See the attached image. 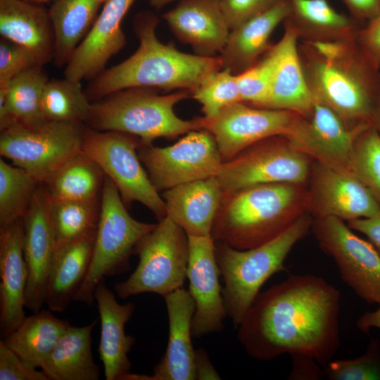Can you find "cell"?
Here are the masks:
<instances>
[{
  "label": "cell",
  "mask_w": 380,
  "mask_h": 380,
  "mask_svg": "<svg viewBox=\"0 0 380 380\" xmlns=\"http://www.w3.org/2000/svg\"><path fill=\"white\" fill-rule=\"evenodd\" d=\"M189 97L187 90L160 94L153 88H129L91 103L85 122L95 130L133 135L141 145L151 146L158 138L173 139L203 129L201 118L183 120L174 111L177 103Z\"/></svg>",
  "instance_id": "5b68a950"
},
{
  "label": "cell",
  "mask_w": 380,
  "mask_h": 380,
  "mask_svg": "<svg viewBox=\"0 0 380 380\" xmlns=\"http://www.w3.org/2000/svg\"><path fill=\"white\" fill-rule=\"evenodd\" d=\"M347 224L352 230L365 235L367 241L380 255V212L370 217L348 221Z\"/></svg>",
  "instance_id": "bcb514c9"
},
{
  "label": "cell",
  "mask_w": 380,
  "mask_h": 380,
  "mask_svg": "<svg viewBox=\"0 0 380 380\" xmlns=\"http://www.w3.org/2000/svg\"><path fill=\"white\" fill-rule=\"evenodd\" d=\"M277 62V49L272 44L251 67L237 75L241 101L266 108Z\"/></svg>",
  "instance_id": "ab89813d"
},
{
  "label": "cell",
  "mask_w": 380,
  "mask_h": 380,
  "mask_svg": "<svg viewBox=\"0 0 380 380\" xmlns=\"http://www.w3.org/2000/svg\"><path fill=\"white\" fill-rule=\"evenodd\" d=\"M298 53L315 99L331 108L350 127L372 125L380 101V68L355 39L299 41Z\"/></svg>",
  "instance_id": "7a4b0ae2"
},
{
  "label": "cell",
  "mask_w": 380,
  "mask_h": 380,
  "mask_svg": "<svg viewBox=\"0 0 380 380\" xmlns=\"http://www.w3.org/2000/svg\"><path fill=\"white\" fill-rule=\"evenodd\" d=\"M189 261L186 277L189 293L195 303L191 334L200 338L220 331L227 315L219 278L215 241L211 236H188Z\"/></svg>",
  "instance_id": "ac0fdd59"
},
{
  "label": "cell",
  "mask_w": 380,
  "mask_h": 380,
  "mask_svg": "<svg viewBox=\"0 0 380 380\" xmlns=\"http://www.w3.org/2000/svg\"><path fill=\"white\" fill-rule=\"evenodd\" d=\"M195 375L196 379H220L206 352L202 348L195 350Z\"/></svg>",
  "instance_id": "681fc988"
},
{
  "label": "cell",
  "mask_w": 380,
  "mask_h": 380,
  "mask_svg": "<svg viewBox=\"0 0 380 380\" xmlns=\"http://www.w3.org/2000/svg\"><path fill=\"white\" fill-rule=\"evenodd\" d=\"M349 15L365 24L380 14V0H341Z\"/></svg>",
  "instance_id": "7dc6e473"
},
{
  "label": "cell",
  "mask_w": 380,
  "mask_h": 380,
  "mask_svg": "<svg viewBox=\"0 0 380 380\" xmlns=\"http://www.w3.org/2000/svg\"><path fill=\"white\" fill-rule=\"evenodd\" d=\"M0 380H49L43 371L26 365L3 342H0Z\"/></svg>",
  "instance_id": "ee69618b"
},
{
  "label": "cell",
  "mask_w": 380,
  "mask_h": 380,
  "mask_svg": "<svg viewBox=\"0 0 380 380\" xmlns=\"http://www.w3.org/2000/svg\"><path fill=\"white\" fill-rule=\"evenodd\" d=\"M189 93L201 105L207 119L215 117L227 106L241 101L237 75L224 68L209 74Z\"/></svg>",
  "instance_id": "74e56055"
},
{
  "label": "cell",
  "mask_w": 380,
  "mask_h": 380,
  "mask_svg": "<svg viewBox=\"0 0 380 380\" xmlns=\"http://www.w3.org/2000/svg\"><path fill=\"white\" fill-rule=\"evenodd\" d=\"M312 220L305 213L274 239L250 249L239 250L215 241L216 260L224 283V303L235 328L265 282L274 274L285 271L287 255L311 230Z\"/></svg>",
  "instance_id": "8992f818"
},
{
  "label": "cell",
  "mask_w": 380,
  "mask_h": 380,
  "mask_svg": "<svg viewBox=\"0 0 380 380\" xmlns=\"http://www.w3.org/2000/svg\"><path fill=\"white\" fill-rule=\"evenodd\" d=\"M313 159L284 135L260 140L223 162L215 177L223 194L270 183L307 184Z\"/></svg>",
  "instance_id": "30bf717a"
},
{
  "label": "cell",
  "mask_w": 380,
  "mask_h": 380,
  "mask_svg": "<svg viewBox=\"0 0 380 380\" xmlns=\"http://www.w3.org/2000/svg\"><path fill=\"white\" fill-rule=\"evenodd\" d=\"M307 184L270 183L223 194L210 236L246 250L264 244L308 213Z\"/></svg>",
  "instance_id": "277c9868"
},
{
  "label": "cell",
  "mask_w": 380,
  "mask_h": 380,
  "mask_svg": "<svg viewBox=\"0 0 380 380\" xmlns=\"http://www.w3.org/2000/svg\"><path fill=\"white\" fill-rule=\"evenodd\" d=\"M0 129L1 155L41 184L83 151V123L46 121L32 127L13 123Z\"/></svg>",
  "instance_id": "ba28073f"
},
{
  "label": "cell",
  "mask_w": 380,
  "mask_h": 380,
  "mask_svg": "<svg viewBox=\"0 0 380 380\" xmlns=\"http://www.w3.org/2000/svg\"><path fill=\"white\" fill-rule=\"evenodd\" d=\"M311 230L342 280L363 300L379 304L380 255L373 246L334 217L313 219Z\"/></svg>",
  "instance_id": "4fadbf2b"
},
{
  "label": "cell",
  "mask_w": 380,
  "mask_h": 380,
  "mask_svg": "<svg viewBox=\"0 0 380 380\" xmlns=\"http://www.w3.org/2000/svg\"><path fill=\"white\" fill-rule=\"evenodd\" d=\"M105 174L84 151L61 168L44 184L51 201L98 198Z\"/></svg>",
  "instance_id": "836d02e7"
},
{
  "label": "cell",
  "mask_w": 380,
  "mask_h": 380,
  "mask_svg": "<svg viewBox=\"0 0 380 380\" xmlns=\"http://www.w3.org/2000/svg\"><path fill=\"white\" fill-rule=\"evenodd\" d=\"M340 300L324 278L290 275L259 293L238 327V339L258 360L288 353L324 366L340 346Z\"/></svg>",
  "instance_id": "6da1fadb"
},
{
  "label": "cell",
  "mask_w": 380,
  "mask_h": 380,
  "mask_svg": "<svg viewBox=\"0 0 380 380\" xmlns=\"http://www.w3.org/2000/svg\"><path fill=\"white\" fill-rule=\"evenodd\" d=\"M357 327L364 333H368L371 328L380 329V303L378 308L372 312H366L357 321Z\"/></svg>",
  "instance_id": "f907efd6"
},
{
  "label": "cell",
  "mask_w": 380,
  "mask_h": 380,
  "mask_svg": "<svg viewBox=\"0 0 380 380\" xmlns=\"http://www.w3.org/2000/svg\"><path fill=\"white\" fill-rule=\"evenodd\" d=\"M355 40L364 52L380 68V14L360 29Z\"/></svg>",
  "instance_id": "f6af8a7d"
},
{
  "label": "cell",
  "mask_w": 380,
  "mask_h": 380,
  "mask_svg": "<svg viewBox=\"0 0 380 380\" xmlns=\"http://www.w3.org/2000/svg\"><path fill=\"white\" fill-rule=\"evenodd\" d=\"M94 320L84 327L70 325L41 369L49 380H98L101 370L91 352Z\"/></svg>",
  "instance_id": "f546056e"
},
{
  "label": "cell",
  "mask_w": 380,
  "mask_h": 380,
  "mask_svg": "<svg viewBox=\"0 0 380 380\" xmlns=\"http://www.w3.org/2000/svg\"><path fill=\"white\" fill-rule=\"evenodd\" d=\"M48 80L42 65L14 77L0 94V128L13 123L32 127L46 122L42 103Z\"/></svg>",
  "instance_id": "1f68e13d"
},
{
  "label": "cell",
  "mask_w": 380,
  "mask_h": 380,
  "mask_svg": "<svg viewBox=\"0 0 380 380\" xmlns=\"http://www.w3.org/2000/svg\"><path fill=\"white\" fill-rule=\"evenodd\" d=\"M40 184L25 170L0 159V228L24 217Z\"/></svg>",
  "instance_id": "d590c367"
},
{
  "label": "cell",
  "mask_w": 380,
  "mask_h": 380,
  "mask_svg": "<svg viewBox=\"0 0 380 380\" xmlns=\"http://www.w3.org/2000/svg\"><path fill=\"white\" fill-rule=\"evenodd\" d=\"M299 114L258 108L242 101L232 103L210 119L201 117L203 129L214 137L223 162L267 137L288 135Z\"/></svg>",
  "instance_id": "5bb4252c"
},
{
  "label": "cell",
  "mask_w": 380,
  "mask_h": 380,
  "mask_svg": "<svg viewBox=\"0 0 380 380\" xmlns=\"http://www.w3.org/2000/svg\"><path fill=\"white\" fill-rule=\"evenodd\" d=\"M134 253L139 263L125 281L117 283V295L125 299L142 293H158L163 297L182 288L189 261L188 236L169 217L137 245Z\"/></svg>",
  "instance_id": "9c48e42d"
},
{
  "label": "cell",
  "mask_w": 380,
  "mask_h": 380,
  "mask_svg": "<svg viewBox=\"0 0 380 380\" xmlns=\"http://www.w3.org/2000/svg\"><path fill=\"white\" fill-rule=\"evenodd\" d=\"M322 367L323 376L329 380H380V341L371 339L361 356L330 360Z\"/></svg>",
  "instance_id": "60d3db41"
},
{
  "label": "cell",
  "mask_w": 380,
  "mask_h": 380,
  "mask_svg": "<svg viewBox=\"0 0 380 380\" xmlns=\"http://www.w3.org/2000/svg\"><path fill=\"white\" fill-rule=\"evenodd\" d=\"M349 172L380 203V134L372 125L357 136L349 161Z\"/></svg>",
  "instance_id": "f35d334b"
},
{
  "label": "cell",
  "mask_w": 380,
  "mask_h": 380,
  "mask_svg": "<svg viewBox=\"0 0 380 380\" xmlns=\"http://www.w3.org/2000/svg\"><path fill=\"white\" fill-rule=\"evenodd\" d=\"M3 39L33 52L44 65L53 58L54 39L49 11L23 0H0Z\"/></svg>",
  "instance_id": "83f0119b"
},
{
  "label": "cell",
  "mask_w": 380,
  "mask_h": 380,
  "mask_svg": "<svg viewBox=\"0 0 380 380\" xmlns=\"http://www.w3.org/2000/svg\"><path fill=\"white\" fill-rule=\"evenodd\" d=\"M101 4L96 0H56L48 10L56 65L61 67L68 63L93 25Z\"/></svg>",
  "instance_id": "d6a6232c"
},
{
  "label": "cell",
  "mask_w": 380,
  "mask_h": 380,
  "mask_svg": "<svg viewBox=\"0 0 380 380\" xmlns=\"http://www.w3.org/2000/svg\"><path fill=\"white\" fill-rule=\"evenodd\" d=\"M43 64L29 49L5 39L0 42V94L18 74Z\"/></svg>",
  "instance_id": "b9f144b4"
},
{
  "label": "cell",
  "mask_w": 380,
  "mask_h": 380,
  "mask_svg": "<svg viewBox=\"0 0 380 380\" xmlns=\"http://www.w3.org/2000/svg\"><path fill=\"white\" fill-rule=\"evenodd\" d=\"M307 188L308 213L312 219L334 217L348 222L380 212L372 193L348 171L313 160Z\"/></svg>",
  "instance_id": "9a60e30c"
},
{
  "label": "cell",
  "mask_w": 380,
  "mask_h": 380,
  "mask_svg": "<svg viewBox=\"0 0 380 380\" xmlns=\"http://www.w3.org/2000/svg\"><path fill=\"white\" fill-rule=\"evenodd\" d=\"M290 13L289 0L277 4L230 30L221 58L222 68L237 75L254 65L271 47V35Z\"/></svg>",
  "instance_id": "484cf974"
},
{
  "label": "cell",
  "mask_w": 380,
  "mask_h": 380,
  "mask_svg": "<svg viewBox=\"0 0 380 380\" xmlns=\"http://www.w3.org/2000/svg\"><path fill=\"white\" fill-rule=\"evenodd\" d=\"M160 195L167 216L181 227L188 236H210L223 198L215 176L177 185Z\"/></svg>",
  "instance_id": "cb8c5ba5"
},
{
  "label": "cell",
  "mask_w": 380,
  "mask_h": 380,
  "mask_svg": "<svg viewBox=\"0 0 380 380\" xmlns=\"http://www.w3.org/2000/svg\"><path fill=\"white\" fill-rule=\"evenodd\" d=\"M163 18L179 42L202 57L219 56L231 30L222 0H180Z\"/></svg>",
  "instance_id": "ffe728a7"
},
{
  "label": "cell",
  "mask_w": 380,
  "mask_h": 380,
  "mask_svg": "<svg viewBox=\"0 0 380 380\" xmlns=\"http://www.w3.org/2000/svg\"><path fill=\"white\" fill-rule=\"evenodd\" d=\"M158 23L153 11L135 15L133 28L139 42L138 49L120 63L94 77L86 92L90 101L134 87L190 91L209 74L222 68L220 56L202 57L162 43L156 36Z\"/></svg>",
  "instance_id": "3957f363"
},
{
  "label": "cell",
  "mask_w": 380,
  "mask_h": 380,
  "mask_svg": "<svg viewBox=\"0 0 380 380\" xmlns=\"http://www.w3.org/2000/svg\"><path fill=\"white\" fill-rule=\"evenodd\" d=\"M135 0H106L90 30L66 64L65 78L82 81L96 77L126 44L121 23Z\"/></svg>",
  "instance_id": "d6986e66"
},
{
  "label": "cell",
  "mask_w": 380,
  "mask_h": 380,
  "mask_svg": "<svg viewBox=\"0 0 380 380\" xmlns=\"http://www.w3.org/2000/svg\"><path fill=\"white\" fill-rule=\"evenodd\" d=\"M23 221V254L28 271L25 303L35 313L45 304L46 286L56 247L51 201L44 184L37 189Z\"/></svg>",
  "instance_id": "e0dca14e"
},
{
  "label": "cell",
  "mask_w": 380,
  "mask_h": 380,
  "mask_svg": "<svg viewBox=\"0 0 380 380\" xmlns=\"http://www.w3.org/2000/svg\"><path fill=\"white\" fill-rule=\"evenodd\" d=\"M100 200V216L91 260L75 301L91 305L94 291L104 277L129 269V259L138 243L157 224L133 218L127 212L118 189L105 175Z\"/></svg>",
  "instance_id": "52a82bcc"
},
{
  "label": "cell",
  "mask_w": 380,
  "mask_h": 380,
  "mask_svg": "<svg viewBox=\"0 0 380 380\" xmlns=\"http://www.w3.org/2000/svg\"><path fill=\"white\" fill-rule=\"evenodd\" d=\"M284 34L275 44L277 62L266 108L308 115L314 97L307 83L298 53V36L286 20Z\"/></svg>",
  "instance_id": "d4e9b609"
},
{
  "label": "cell",
  "mask_w": 380,
  "mask_h": 380,
  "mask_svg": "<svg viewBox=\"0 0 380 380\" xmlns=\"http://www.w3.org/2000/svg\"><path fill=\"white\" fill-rule=\"evenodd\" d=\"M282 0H222V8L230 30L271 8Z\"/></svg>",
  "instance_id": "7bdbcfd3"
},
{
  "label": "cell",
  "mask_w": 380,
  "mask_h": 380,
  "mask_svg": "<svg viewBox=\"0 0 380 380\" xmlns=\"http://www.w3.org/2000/svg\"><path fill=\"white\" fill-rule=\"evenodd\" d=\"M140 144L139 138L129 134L84 129V152L113 182L125 205L139 202L160 221L167 216L165 204L139 159Z\"/></svg>",
  "instance_id": "8fae6325"
},
{
  "label": "cell",
  "mask_w": 380,
  "mask_h": 380,
  "mask_svg": "<svg viewBox=\"0 0 380 380\" xmlns=\"http://www.w3.org/2000/svg\"><path fill=\"white\" fill-rule=\"evenodd\" d=\"M50 201L56 244L96 232L100 216V201L98 198Z\"/></svg>",
  "instance_id": "8d00e7d4"
},
{
  "label": "cell",
  "mask_w": 380,
  "mask_h": 380,
  "mask_svg": "<svg viewBox=\"0 0 380 380\" xmlns=\"http://www.w3.org/2000/svg\"><path fill=\"white\" fill-rule=\"evenodd\" d=\"M289 1L290 13L284 20L293 27L301 42L353 40L365 25L350 15L338 12L327 0Z\"/></svg>",
  "instance_id": "f1b7e54d"
},
{
  "label": "cell",
  "mask_w": 380,
  "mask_h": 380,
  "mask_svg": "<svg viewBox=\"0 0 380 380\" xmlns=\"http://www.w3.org/2000/svg\"><path fill=\"white\" fill-rule=\"evenodd\" d=\"M137 151L159 193L215 176L223 163L213 135L205 129L191 131L166 147L140 144Z\"/></svg>",
  "instance_id": "7c38bea8"
},
{
  "label": "cell",
  "mask_w": 380,
  "mask_h": 380,
  "mask_svg": "<svg viewBox=\"0 0 380 380\" xmlns=\"http://www.w3.org/2000/svg\"><path fill=\"white\" fill-rule=\"evenodd\" d=\"M96 301L101 320V338L98 352L104 367L106 380H122L130 373L132 364L128 353L135 338L125 332V325L133 315L132 303L120 304L103 280L96 287Z\"/></svg>",
  "instance_id": "603a6c76"
},
{
  "label": "cell",
  "mask_w": 380,
  "mask_h": 380,
  "mask_svg": "<svg viewBox=\"0 0 380 380\" xmlns=\"http://www.w3.org/2000/svg\"><path fill=\"white\" fill-rule=\"evenodd\" d=\"M293 365L289 379H319L323 376V370L312 358L294 355L291 356Z\"/></svg>",
  "instance_id": "c3c4849f"
},
{
  "label": "cell",
  "mask_w": 380,
  "mask_h": 380,
  "mask_svg": "<svg viewBox=\"0 0 380 380\" xmlns=\"http://www.w3.org/2000/svg\"><path fill=\"white\" fill-rule=\"evenodd\" d=\"M80 82L65 77L48 80L42 103L47 121L85 122L91 103Z\"/></svg>",
  "instance_id": "e575fe53"
},
{
  "label": "cell",
  "mask_w": 380,
  "mask_h": 380,
  "mask_svg": "<svg viewBox=\"0 0 380 380\" xmlns=\"http://www.w3.org/2000/svg\"><path fill=\"white\" fill-rule=\"evenodd\" d=\"M372 126L376 129L380 134V101L379 102L377 108L375 112V115L372 122Z\"/></svg>",
  "instance_id": "f5cc1de1"
},
{
  "label": "cell",
  "mask_w": 380,
  "mask_h": 380,
  "mask_svg": "<svg viewBox=\"0 0 380 380\" xmlns=\"http://www.w3.org/2000/svg\"><path fill=\"white\" fill-rule=\"evenodd\" d=\"M23 221L0 228V329L3 338L25 318L28 271L23 254Z\"/></svg>",
  "instance_id": "44dd1931"
},
{
  "label": "cell",
  "mask_w": 380,
  "mask_h": 380,
  "mask_svg": "<svg viewBox=\"0 0 380 380\" xmlns=\"http://www.w3.org/2000/svg\"><path fill=\"white\" fill-rule=\"evenodd\" d=\"M175 0H149V4L156 10H159Z\"/></svg>",
  "instance_id": "816d5d0a"
},
{
  "label": "cell",
  "mask_w": 380,
  "mask_h": 380,
  "mask_svg": "<svg viewBox=\"0 0 380 380\" xmlns=\"http://www.w3.org/2000/svg\"><path fill=\"white\" fill-rule=\"evenodd\" d=\"M70 324L52 311L42 309L25 317L21 324L2 340L28 367L41 368Z\"/></svg>",
  "instance_id": "4dcf8cb0"
},
{
  "label": "cell",
  "mask_w": 380,
  "mask_h": 380,
  "mask_svg": "<svg viewBox=\"0 0 380 380\" xmlns=\"http://www.w3.org/2000/svg\"><path fill=\"white\" fill-rule=\"evenodd\" d=\"M163 298L169 319V339L165 355L155 366L153 375H145V380L196 379L195 350L191 338L194 301L183 287Z\"/></svg>",
  "instance_id": "7402d4cb"
},
{
  "label": "cell",
  "mask_w": 380,
  "mask_h": 380,
  "mask_svg": "<svg viewBox=\"0 0 380 380\" xmlns=\"http://www.w3.org/2000/svg\"><path fill=\"white\" fill-rule=\"evenodd\" d=\"M32 1H49V0H32Z\"/></svg>",
  "instance_id": "db71d44e"
},
{
  "label": "cell",
  "mask_w": 380,
  "mask_h": 380,
  "mask_svg": "<svg viewBox=\"0 0 380 380\" xmlns=\"http://www.w3.org/2000/svg\"><path fill=\"white\" fill-rule=\"evenodd\" d=\"M96 234L56 244L45 292L52 312L65 311L74 300L90 266Z\"/></svg>",
  "instance_id": "4316f807"
},
{
  "label": "cell",
  "mask_w": 380,
  "mask_h": 380,
  "mask_svg": "<svg viewBox=\"0 0 380 380\" xmlns=\"http://www.w3.org/2000/svg\"><path fill=\"white\" fill-rule=\"evenodd\" d=\"M98 1H99L100 3H103V2H105L106 0H96Z\"/></svg>",
  "instance_id": "11a10c76"
},
{
  "label": "cell",
  "mask_w": 380,
  "mask_h": 380,
  "mask_svg": "<svg viewBox=\"0 0 380 380\" xmlns=\"http://www.w3.org/2000/svg\"><path fill=\"white\" fill-rule=\"evenodd\" d=\"M314 100L311 111L306 115H299L286 137L314 160L349 172L355 141L371 125L350 127L331 108Z\"/></svg>",
  "instance_id": "2e32d148"
}]
</instances>
